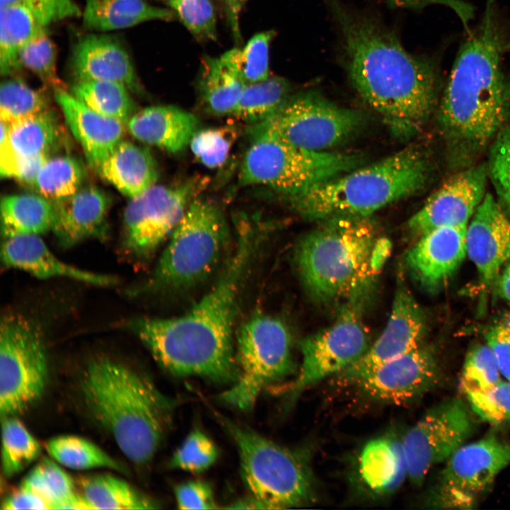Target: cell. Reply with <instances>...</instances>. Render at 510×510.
I'll list each match as a JSON object with an SVG mask.
<instances>
[{"label":"cell","instance_id":"6da1fadb","mask_svg":"<svg viewBox=\"0 0 510 510\" xmlns=\"http://www.w3.org/2000/svg\"><path fill=\"white\" fill-rule=\"evenodd\" d=\"M255 227L239 225L234 245L210 288L185 313L127 322L166 370L232 384L239 376L234 325L244 281L260 245Z\"/></svg>","mask_w":510,"mask_h":510},{"label":"cell","instance_id":"7a4b0ae2","mask_svg":"<svg viewBox=\"0 0 510 510\" xmlns=\"http://www.w3.org/2000/svg\"><path fill=\"white\" fill-rule=\"evenodd\" d=\"M324 1L340 29L343 62L353 88L394 136L412 139L438 104L435 63L408 52L390 30L341 0Z\"/></svg>","mask_w":510,"mask_h":510},{"label":"cell","instance_id":"3957f363","mask_svg":"<svg viewBox=\"0 0 510 510\" xmlns=\"http://www.w3.org/2000/svg\"><path fill=\"white\" fill-rule=\"evenodd\" d=\"M487 1L482 23L460 45L437 106V124L450 167L475 164L510 120V74L502 55L510 49Z\"/></svg>","mask_w":510,"mask_h":510},{"label":"cell","instance_id":"277c9868","mask_svg":"<svg viewBox=\"0 0 510 510\" xmlns=\"http://www.w3.org/2000/svg\"><path fill=\"white\" fill-rule=\"evenodd\" d=\"M81 389L91 413L122 453L136 464L149 462L170 425L171 400L142 374L106 357L88 364Z\"/></svg>","mask_w":510,"mask_h":510},{"label":"cell","instance_id":"5b68a950","mask_svg":"<svg viewBox=\"0 0 510 510\" xmlns=\"http://www.w3.org/2000/svg\"><path fill=\"white\" fill-rule=\"evenodd\" d=\"M327 221L301 238L295 248V266L305 289L322 303L365 294L387 256L390 243L378 237L367 217Z\"/></svg>","mask_w":510,"mask_h":510},{"label":"cell","instance_id":"8992f818","mask_svg":"<svg viewBox=\"0 0 510 510\" xmlns=\"http://www.w3.org/2000/svg\"><path fill=\"white\" fill-rule=\"evenodd\" d=\"M433 173L430 154L423 147L410 145L316 185L290 202L300 215L310 220L366 217L419 193L429 183Z\"/></svg>","mask_w":510,"mask_h":510},{"label":"cell","instance_id":"52a82bcc","mask_svg":"<svg viewBox=\"0 0 510 510\" xmlns=\"http://www.w3.org/2000/svg\"><path fill=\"white\" fill-rule=\"evenodd\" d=\"M249 143L239 174L243 186H261L289 200L313 186L358 167L357 155L298 147L266 121L249 128Z\"/></svg>","mask_w":510,"mask_h":510},{"label":"cell","instance_id":"ba28073f","mask_svg":"<svg viewBox=\"0 0 510 510\" xmlns=\"http://www.w3.org/2000/svg\"><path fill=\"white\" fill-rule=\"evenodd\" d=\"M228 238L221 208L198 196L170 235L152 275L137 292H178L196 286L216 268Z\"/></svg>","mask_w":510,"mask_h":510},{"label":"cell","instance_id":"9c48e42d","mask_svg":"<svg viewBox=\"0 0 510 510\" xmlns=\"http://www.w3.org/2000/svg\"><path fill=\"white\" fill-rule=\"evenodd\" d=\"M217 417L235 444L241 476L252 496L268 509L313 502L311 472L298 453L222 415Z\"/></svg>","mask_w":510,"mask_h":510},{"label":"cell","instance_id":"30bf717a","mask_svg":"<svg viewBox=\"0 0 510 510\" xmlns=\"http://www.w3.org/2000/svg\"><path fill=\"white\" fill-rule=\"evenodd\" d=\"M239 376L220 398L249 411L261 393L285 380L294 371L292 339L279 318L256 314L240 328L235 341Z\"/></svg>","mask_w":510,"mask_h":510},{"label":"cell","instance_id":"8fae6325","mask_svg":"<svg viewBox=\"0 0 510 510\" xmlns=\"http://www.w3.org/2000/svg\"><path fill=\"white\" fill-rule=\"evenodd\" d=\"M48 363L38 326L16 313L5 314L0 331V413L16 416L42 395Z\"/></svg>","mask_w":510,"mask_h":510},{"label":"cell","instance_id":"7c38bea8","mask_svg":"<svg viewBox=\"0 0 510 510\" xmlns=\"http://www.w3.org/2000/svg\"><path fill=\"white\" fill-rule=\"evenodd\" d=\"M363 300L364 295L350 299L333 324L300 342V368L295 378L284 385L290 402L314 384L338 375L366 352L370 345L361 312Z\"/></svg>","mask_w":510,"mask_h":510},{"label":"cell","instance_id":"4fadbf2b","mask_svg":"<svg viewBox=\"0 0 510 510\" xmlns=\"http://www.w3.org/2000/svg\"><path fill=\"white\" fill-rule=\"evenodd\" d=\"M208 183V178L194 176L170 186L154 184L130 198L123 214L126 254L137 259L150 256L169 238Z\"/></svg>","mask_w":510,"mask_h":510},{"label":"cell","instance_id":"5bb4252c","mask_svg":"<svg viewBox=\"0 0 510 510\" xmlns=\"http://www.w3.org/2000/svg\"><path fill=\"white\" fill-rule=\"evenodd\" d=\"M509 464L510 441L490 435L465 443L446 460L426 504L434 509H473Z\"/></svg>","mask_w":510,"mask_h":510},{"label":"cell","instance_id":"9a60e30c","mask_svg":"<svg viewBox=\"0 0 510 510\" xmlns=\"http://www.w3.org/2000/svg\"><path fill=\"white\" fill-rule=\"evenodd\" d=\"M265 121L298 147L327 152L355 135L364 118L357 110L340 107L317 93L306 92L290 97Z\"/></svg>","mask_w":510,"mask_h":510},{"label":"cell","instance_id":"2e32d148","mask_svg":"<svg viewBox=\"0 0 510 510\" xmlns=\"http://www.w3.org/2000/svg\"><path fill=\"white\" fill-rule=\"evenodd\" d=\"M474 430L470 412L460 399L431 408L402 440L410 481L421 484L430 469L464 445Z\"/></svg>","mask_w":510,"mask_h":510},{"label":"cell","instance_id":"e0dca14e","mask_svg":"<svg viewBox=\"0 0 510 510\" xmlns=\"http://www.w3.org/2000/svg\"><path fill=\"white\" fill-rule=\"evenodd\" d=\"M425 329L424 311L401 282L385 328L356 362L336 375L337 380L344 385H354L380 365L421 345Z\"/></svg>","mask_w":510,"mask_h":510},{"label":"cell","instance_id":"ac0fdd59","mask_svg":"<svg viewBox=\"0 0 510 510\" xmlns=\"http://www.w3.org/2000/svg\"><path fill=\"white\" fill-rule=\"evenodd\" d=\"M487 165L458 170L409 219L411 232L419 237L443 226H468L487 193Z\"/></svg>","mask_w":510,"mask_h":510},{"label":"cell","instance_id":"d6986e66","mask_svg":"<svg viewBox=\"0 0 510 510\" xmlns=\"http://www.w3.org/2000/svg\"><path fill=\"white\" fill-rule=\"evenodd\" d=\"M440 374L435 353L421 344L380 365L354 385L373 400L402 404L433 388Z\"/></svg>","mask_w":510,"mask_h":510},{"label":"cell","instance_id":"ffe728a7","mask_svg":"<svg viewBox=\"0 0 510 510\" xmlns=\"http://www.w3.org/2000/svg\"><path fill=\"white\" fill-rule=\"evenodd\" d=\"M466 249L482 283L486 287L496 283L504 264L510 262V221L489 193L467 226Z\"/></svg>","mask_w":510,"mask_h":510},{"label":"cell","instance_id":"44dd1931","mask_svg":"<svg viewBox=\"0 0 510 510\" xmlns=\"http://www.w3.org/2000/svg\"><path fill=\"white\" fill-rule=\"evenodd\" d=\"M467 226H443L419 237L406 256L407 266L429 292L442 288L467 256Z\"/></svg>","mask_w":510,"mask_h":510},{"label":"cell","instance_id":"7402d4cb","mask_svg":"<svg viewBox=\"0 0 510 510\" xmlns=\"http://www.w3.org/2000/svg\"><path fill=\"white\" fill-rule=\"evenodd\" d=\"M1 259L6 267L23 271L40 279L64 278L101 287L118 282L113 276L96 273L65 263L52 252L40 235L4 239Z\"/></svg>","mask_w":510,"mask_h":510},{"label":"cell","instance_id":"603a6c76","mask_svg":"<svg viewBox=\"0 0 510 510\" xmlns=\"http://www.w3.org/2000/svg\"><path fill=\"white\" fill-rule=\"evenodd\" d=\"M76 81L120 82L130 91H142L133 63L124 46L113 36L91 34L75 45L71 61Z\"/></svg>","mask_w":510,"mask_h":510},{"label":"cell","instance_id":"cb8c5ba5","mask_svg":"<svg viewBox=\"0 0 510 510\" xmlns=\"http://www.w3.org/2000/svg\"><path fill=\"white\" fill-rule=\"evenodd\" d=\"M55 220L52 228L59 244L64 248L106 232L111 205L109 196L95 186L81 188L73 195L52 202Z\"/></svg>","mask_w":510,"mask_h":510},{"label":"cell","instance_id":"d4e9b609","mask_svg":"<svg viewBox=\"0 0 510 510\" xmlns=\"http://www.w3.org/2000/svg\"><path fill=\"white\" fill-rule=\"evenodd\" d=\"M55 93L67 125L81 144L89 164L97 169L123 140L125 125L94 112L66 89Z\"/></svg>","mask_w":510,"mask_h":510},{"label":"cell","instance_id":"484cf974","mask_svg":"<svg viewBox=\"0 0 510 510\" xmlns=\"http://www.w3.org/2000/svg\"><path fill=\"white\" fill-rule=\"evenodd\" d=\"M126 127L137 140L169 153L184 150L200 128L193 113L172 105L147 107L136 111Z\"/></svg>","mask_w":510,"mask_h":510},{"label":"cell","instance_id":"4316f807","mask_svg":"<svg viewBox=\"0 0 510 510\" xmlns=\"http://www.w3.org/2000/svg\"><path fill=\"white\" fill-rule=\"evenodd\" d=\"M109 183L130 198L156 184L157 162L151 152L121 140L96 169Z\"/></svg>","mask_w":510,"mask_h":510},{"label":"cell","instance_id":"83f0119b","mask_svg":"<svg viewBox=\"0 0 510 510\" xmlns=\"http://www.w3.org/2000/svg\"><path fill=\"white\" fill-rule=\"evenodd\" d=\"M239 49L233 48L219 57L203 58L199 81L200 95L208 112L231 115L246 82L239 69Z\"/></svg>","mask_w":510,"mask_h":510},{"label":"cell","instance_id":"f1b7e54d","mask_svg":"<svg viewBox=\"0 0 510 510\" xmlns=\"http://www.w3.org/2000/svg\"><path fill=\"white\" fill-rule=\"evenodd\" d=\"M358 470L363 482L374 493L396 491L408 477L402 441L390 436L369 441L359 455Z\"/></svg>","mask_w":510,"mask_h":510},{"label":"cell","instance_id":"f546056e","mask_svg":"<svg viewBox=\"0 0 510 510\" xmlns=\"http://www.w3.org/2000/svg\"><path fill=\"white\" fill-rule=\"evenodd\" d=\"M173 10L152 6L144 0H86L83 23L89 29L110 31L154 21H171Z\"/></svg>","mask_w":510,"mask_h":510},{"label":"cell","instance_id":"4dcf8cb0","mask_svg":"<svg viewBox=\"0 0 510 510\" xmlns=\"http://www.w3.org/2000/svg\"><path fill=\"white\" fill-rule=\"evenodd\" d=\"M55 220L54 203L40 194H12L1 198L3 239L24 234L40 235L52 230Z\"/></svg>","mask_w":510,"mask_h":510},{"label":"cell","instance_id":"1f68e13d","mask_svg":"<svg viewBox=\"0 0 510 510\" xmlns=\"http://www.w3.org/2000/svg\"><path fill=\"white\" fill-rule=\"evenodd\" d=\"M56 115L50 109L8 125V144L18 158L51 156L64 140Z\"/></svg>","mask_w":510,"mask_h":510},{"label":"cell","instance_id":"d6a6232c","mask_svg":"<svg viewBox=\"0 0 510 510\" xmlns=\"http://www.w3.org/2000/svg\"><path fill=\"white\" fill-rule=\"evenodd\" d=\"M42 26L26 6L10 4L0 10V73L8 77L18 74L22 67L18 52Z\"/></svg>","mask_w":510,"mask_h":510},{"label":"cell","instance_id":"836d02e7","mask_svg":"<svg viewBox=\"0 0 510 510\" xmlns=\"http://www.w3.org/2000/svg\"><path fill=\"white\" fill-rule=\"evenodd\" d=\"M83 496L94 509H152L157 504L125 480L109 474L83 477Z\"/></svg>","mask_w":510,"mask_h":510},{"label":"cell","instance_id":"e575fe53","mask_svg":"<svg viewBox=\"0 0 510 510\" xmlns=\"http://www.w3.org/2000/svg\"><path fill=\"white\" fill-rule=\"evenodd\" d=\"M289 81L279 76L246 84L232 115L254 125L275 115L290 98Z\"/></svg>","mask_w":510,"mask_h":510},{"label":"cell","instance_id":"d590c367","mask_svg":"<svg viewBox=\"0 0 510 510\" xmlns=\"http://www.w3.org/2000/svg\"><path fill=\"white\" fill-rule=\"evenodd\" d=\"M130 91L118 81L91 80L76 81L71 94L94 112L126 125L136 112Z\"/></svg>","mask_w":510,"mask_h":510},{"label":"cell","instance_id":"8d00e7d4","mask_svg":"<svg viewBox=\"0 0 510 510\" xmlns=\"http://www.w3.org/2000/svg\"><path fill=\"white\" fill-rule=\"evenodd\" d=\"M46 450L56 462L74 470L108 468L125 472L115 459L90 441L76 436H60L50 439Z\"/></svg>","mask_w":510,"mask_h":510},{"label":"cell","instance_id":"74e56055","mask_svg":"<svg viewBox=\"0 0 510 510\" xmlns=\"http://www.w3.org/2000/svg\"><path fill=\"white\" fill-rule=\"evenodd\" d=\"M84 176L82 164L74 157H50L40 169L31 186L38 194L55 202L78 191Z\"/></svg>","mask_w":510,"mask_h":510},{"label":"cell","instance_id":"f35d334b","mask_svg":"<svg viewBox=\"0 0 510 510\" xmlns=\"http://www.w3.org/2000/svg\"><path fill=\"white\" fill-rule=\"evenodd\" d=\"M41 451L38 440L15 416L3 417L1 424V467L11 477L37 459Z\"/></svg>","mask_w":510,"mask_h":510},{"label":"cell","instance_id":"ab89813d","mask_svg":"<svg viewBox=\"0 0 510 510\" xmlns=\"http://www.w3.org/2000/svg\"><path fill=\"white\" fill-rule=\"evenodd\" d=\"M21 485L41 497L50 509H64L76 494L72 477L54 460L45 458L28 473Z\"/></svg>","mask_w":510,"mask_h":510},{"label":"cell","instance_id":"60d3db41","mask_svg":"<svg viewBox=\"0 0 510 510\" xmlns=\"http://www.w3.org/2000/svg\"><path fill=\"white\" fill-rule=\"evenodd\" d=\"M49 109L45 94L18 78L2 81L0 86V118L8 125Z\"/></svg>","mask_w":510,"mask_h":510},{"label":"cell","instance_id":"b9f144b4","mask_svg":"<svg viewBox=\"0 0 510 510\" xmlns=\"http://www.w3.org/2000/svg\"><path fill=\"white\" fill-rule=\"evenodd\" d=\"M46 28L40 29L23 45L18 52V60L22 68L32 72L55 91L65 89L57 74L56 45Z\"/></svg>","mask_w":510,"mask_h":510},{"label":"cell","instance_id":"7bdbcfd3","mask_svg":"<svg viewBox=\"0 0 510 510\" xmlns=\"http://www.w3.org/2000/svg\"><path fill=\"white\" fill-rule=\"evenodd\" d=\"M237 130L232 124L199 128L189 143L192 154L198 162L208 168L220 167L228 158L238 136Z\"/></svg>","mask_w":510,"mask_h":510},{"label":"cell","instance_id":"ee69618b","mask_svg":"<svg viewBox=\"0 0 510 510\" xmlns=\"http://www.w3.org/2000/svg\"><path fill=\"white\" fill-rule=\"evenodd\" d=\"M219 452L215 443L198 429L191 431L171 455L170 468L198 473L215 463Z\"/></svg>","mask_w":510,"mask_h":510},{"label":"cell","instance_id":"f6af8a7d","mask_svg":"<svg viewBox=\"0 0 510 510\" xmlns=\"http://www.w3.org/2000/svg\"><path fill=\"white\" fill-rule=\"evenodd\" d=\"M471 409L494 426L510 422V381L501 380L484 390L463 391Z\"/></svg>","mask_w":510,"mask_h":510},{"label":"cell","instance_id":"bcb514c9","mask_svg":"<svg viewBox=\"0 0 510 510\" xmlns=\"http://www.w3.org/2000/svg\"><path fill=\"white\" fill-rule=\"evenodd\" d=\"M489 147L488 178L498 202L510 213V123L498 132Z\"/></svg>","mask_w":510,"mask_h":510},{"label":"cell","instance_id":"7dc6e473","mask_svg":"<svg viewBox=\"0 0 510 510\" xmlns=\"http://www.w3.org/2000/svg\"><path fill=\"white\" fill-rule=\"evenodd\" d=\"M498 364L487 344L474 346L468 352L460 381L463 391L484 390L502 380Z\"/></svg>","mask_w":510,"mask_h":510},{"label":"cell","instance_id":"c3c4849f","mask_svg":"<svg viewBox=\"0 0 510 510\" xmlns=\"http://www.w3.org/2000/svg\"><path fill=\"white\" fill-rule=\"evenodd\" d=\"M183 24L196 38L216 39V18L210 0H169Z\"/></svg>","mask_w":510,"mask_h":510},{"label":"cell","instance_id":"681fc988","mask_svg":"<svg viewBox=\"0 0 510 510\" xmlns=\"http://www.w3.org/2000/svg\"><path fill=\"white\" fill-rule=\"evenodd\" d=\"M273 30L254 35L239 52V69L246 84L259 82L269 76L268 52Z\"/></svg>","mask_w":510,"mask_h":510},{"label":"cell","instance_id":"f907efd6","mask_svg":"<svg viewBox=\"0 0 510 510\" xmlns=\"http://www.w3.org/2000/svg\"><path fill=\"white\" fill-rule=\"evenodd\" d=\"M10 4L26 6L44 27L62 20L82 16L81 11L73 0H0L1 6Z\"/></svg>","mask_w":510,"mask_h":510},{"label":"cell","instance_id":"816d5d0a","mask_svg":"<svg viewBox=\"0 0 510 510\" xmlns=\"http://www.w3.org/2000/svg\"><path fill=\"white\" fill-rule=\"evenodd\" d=\"M484 337L502 375L510 381V312L494 321L487 329Z\"/></svg>","mask_w":510,"mask_h":510},{"label":"cell","instance_id":"f5cc1de1","mask_svg":"<svg viewBox=\"0 0 510 510\" xmlns=\"http://www.w3.org/2000/svg\"><path fill=\"white\" fill-rule=\"evenodd\" d=\"M178 508L180 509H215L217 503L210 484L201 480L183 482L174 488Z\"/></svg>","mask_w":510,"mask_h":510},{"label":"cell","instance_id":"db71d44e","mask_svg":"<svg viewBox=\"0 0 510 510\" xmlns=\"http://www.w3.org/2000/svg\"><path fill=\"white\" fill-rule=\"evenodd\" d=\"M392 7L421 8L430 4H441L453 10L459 17L465 29L474 17V8L471 4L463 0H387Z\"/></svg>","mask_w":510,"mask_h":510},{"label":"cell","instance_id":"11a10c76","mask_svg":"<svg viewBox=\"0 0 510 510\" xmlns=\"http://www.w3.org/2000/svg\"><path fill=\"white\" fill-rule=\"evenodd\" d=\"M4 510H42L50 509V506L38 495L21 485L2 502Z\"/></svg>","mask_w":510,"mask_h":510},{"label":"cell","instance_id":"9f6ffc18","mask_svg":"<svg viewBox=\"0 0 510 510\" xmlns=\"http://www.w3.org/2000/svg\"><path fill=\"white\" fill-rule=\"evenodd\" d=\"M227 509H268L267 506L259 499L252 496L246 499H242L234 502Z\"/></svg>","mask_w":510,"mask_h":510},{"label":"cell","instance_id":"6f0895ef","mask_svg":"<svg viewBox=\"0 0 510 510\" xmlns=\"http://www.w3.org/2000/svg\"><path fill=\"white\" fill-rule=\"evenodd\" d=\"M246 0H235V2L232 7V13L237 15L242 5Z\"/></svg>","mask_w":510,"mask_h":510},{"label":"cell","instance_id":"680465c9","mask_svg":"<svg viewBox=\"0 0 510 510\" xmlns=\"http://www.w3.org/2000/svg\"><path fill=\"white\" fill-rule=\"evenodd\" d=\"M227 1H229L230 4L231 5V6H231V8H232V7L233 6V5H234V2H235V0H227Z\"/></svg>","mask_w":510,"mask_h":510},{"label":"cell","instance_id":"91938a15","mask_svg":"<svg viewBox=\"0 0 510 510\" xmlns=\"http://www.w3.org/2000/svg\"><path fill=\"white\" fill-rule=\"evenodd\" d=\"M508 264L510 265V262Z\"/></svg>","mask_w":510,"mask_h":510},{"label":"cell","instance_id":"94428289","mask_svg":"<svg viewBox=\"0 0 510 510\" xmlns=\"http://www.w3.org/2000/svg\"><path fill=\"white\" fill-rule=\"evenodd\" d=\"M169 1V0H168Z\"/></svg>","mask_w":510,"mask_h":510}]
</instances>
